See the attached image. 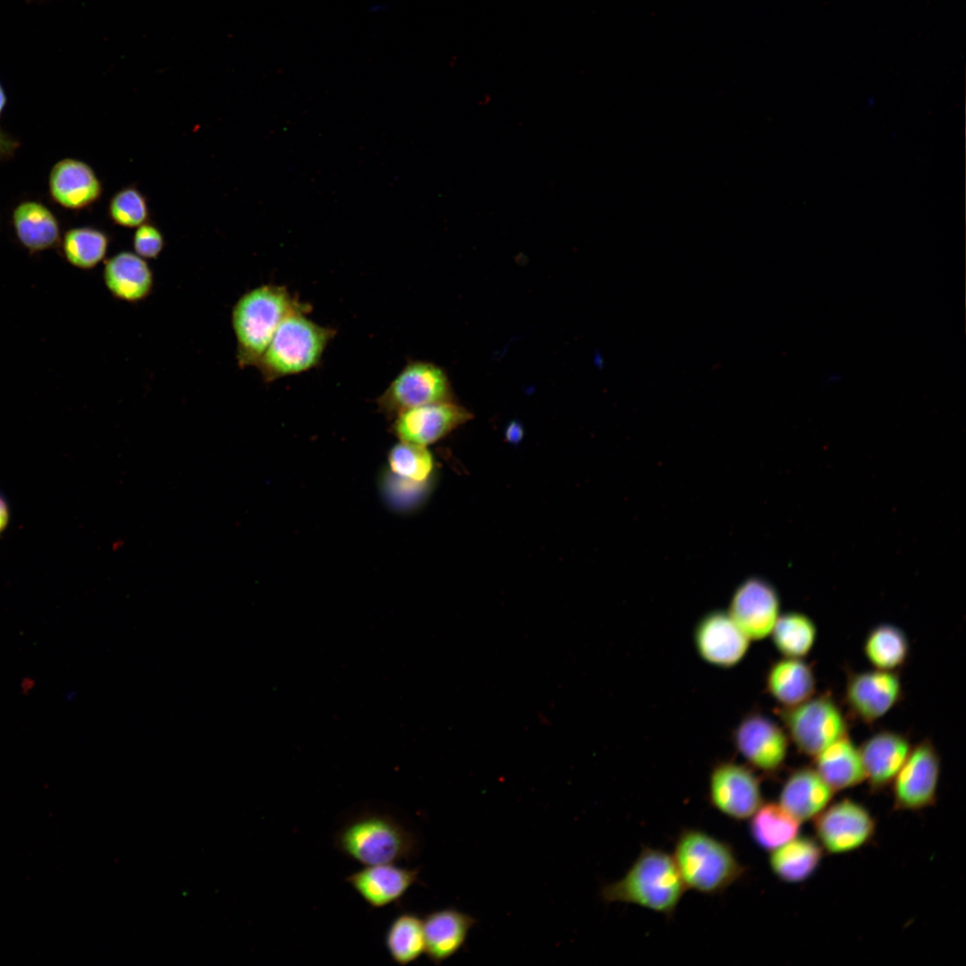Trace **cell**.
Returning a JSON list of instances; mask_svg holds the SVG:
<instances>
[{"label":"cell","mask_w":966,"mask_h":966,"mask_svg":"<svg viewBox=\"0 0 966 966\" xmlns=\"http://www.w3.org/2000/svg\"><path fill=\"white\" fill-rule=\"evenodd\" d=\"M334 846L363 866L409 860L419 851L416 834L399 818L371 809L348 818L336 831Z\"/></svg>","instance_id":"cell-1"},{"label":"cell","mask_w":966,"mask_h":966,"mask_svg":"<svg viewBox=\"0 0 966 966\" xmlns=\"http://www.w3.org/2000/svg\"><path fill=\"white\" fill-rule=\"evenodd\" d=\"M686 890L673 857L663 850L643 847L618 880L600 892L606 902L638 905L672 917Z\"/></svg>","instance_id":"cell-2"},{"label":"cell","mask_w":966,"mask_h":966,"mask_svg":"<svg viewBox=\"0 0 966 966\" xmlns=\"http://www.w3.org/2000/svg\"><path fill=\"white\" fill-rule=\"evenodd\" d=\"M297 303L283 318L256 367L265 382L318 366L335 330L310 319Z\"/></svg>","instance_id":"cell-3"},{"label":"cell","mask_w":966,"mask_h":966,"mask_svg":"<svg viewBox=\"0 0 966 966\" xmlns=\"http://www.w3.org/2000/svg\"><path fill=\"white\" fill-rule=\"evenodd\" d=\"M672 857L686 889L703 894L723 893L745 873L729 843L696 828L680 832Z\"/></svg>","instance_id":"cell-4"},{"label":"cell","mask_w":966,"mask_h":966,"mask_svg":"<svg viewBox=\"0 0 966 966\" xmlns=\"http://www.w3.org/2000/svg\"><path fill=\"white\" fill-rule=\"evenodd\" d=\"M297 303L285 286L272 284L254 287L238 299L232 326L239 367H256L281 321Z\"/></svg>","instance_id":"cell-5"},{"label":"cell","mask_w":966,"mask_h":966,"mask_svg":"<svg viewBox=\"0 0 966 966\" xmlns=\"http://www.w3.org/2000/svg\"><path fill=\"white\" fill-rule=\"evenodd\" d=\"M777 715L797 750L813 758L849 733L843 711L829 693L816 694L795 706L780 708Z\"/></svg>","instance_id":"cell-6"},{"label":"cell","mask_w":966,"mask_h":966,"mask_svg":"<svg viewBox=\"0 0 966 966\" xmlns=\"http://www.w3.org/2000/svg\"><path fill=\"white\" fill-rule=\"evenodd\" d=\"M452 400L451 384L439 366L425 360L408 362L377 399L384 413L395 416L402 411Z\"/></svg>","instance_id":"cell-7"},{"label":"cell","mask_w":966,"mask_h":966,"mask_svg":"<svg viewBox=\"0 0 966 966\" xmlns=\"http://www.w3.org/2000/svg\"><path fill=\"white\" fill-rule=\"evenodd\" d=\"M941 773V758L929 739L912 746L894 778V807L902 811H918L936 803Z\"/></svg>","instance_id":"cell-8"},{"label":"cell","mask_w":966,"mask_h":966,"mask_svg":"<svg viewBox=\"0 0 966 966\" xmlns=\"http://www.w3.org/2000/svg\"><path fill=\"white\" fill-rule=\"evenodd\" d=\"M736 751L755 771L772 775L784 767L789 738L784 727L758 711L746 714L732 734Z\"/></svg>","instance_id":"cell-9"},{"label":"cell","mask_w":966,"mask_h":966,"mask_svg":"<svg viewBox=\"0 0 966 966\" xmlns=\"http://www.w3.org/2000/svg\"><path fill=\"white\" fill-rule=\"evenodd\" d=\"M876 828V820L869 810L852 799L829 803L814 818L817 841L832 854L861 848L871 841Z\"/></svg>","instance_id":"cell-10"},{"label":"cell","mask_w":966,"mask_h":966,"mask_svg":"<svg viewBox=\"0 0 966 966\" xmlns=\"http://www.w3.org/2000/svg\"><path fill=\"white\" fill-rule=\"evenodd\" d=\"M708 799L724 816L733 820L749 819L763 803L759 778L750 767L720 761L709 774Z\"/></svg>","instance_id":"cell-11"},{"label":"cell","mask_w":966,"mask_h":966,"mask_svg":"<svg viewBox=\"0 0 966 966\" xmlns=\"http://www.w3.org/2000/svg\"><path fill=\"white\" fill-rule=\"evenodd\" d=\"M902 685L896 671L872 669L851 672L844 687V701L853 717L873 724L901 700Z\"/></svg>","instance_id":"cell-12"},{"label":"cell","mask_w":966,"mask_h":966,"mask_svg":"<svg viewBox=\"0 0 966 966\" xmlns=\"http://www.w3.org/2000/svg\"><path fill=\"white\" fill-rule=\"evenodd\" d=\"M470 419L467 409L449 400L401 411L394 416L392 429L399 441L428 446Z\"/></svg>","instance_id":"cell-13"},{"label":"cell","mask_w":966,"mask_h":966,"mask_svg":"<svg viewBox=\"0 0 966 966\" xmlns=\"http://www.w3.org/2000/svg\"><path fill=\"white\" fill-rule=\"evenodd\" d=\"M693 641L698 655L706 663L719 668H731L744 658L750 640L727 612L714 610L696 623Z\"/></svg>","instance_id":"cell-14"},{"label":"cell","mask_w":966,"mask_h":966,"mask_svg":"<svg viewBox=\"0 0 966 966\" xmlns=\"http://www.w3.org/2000/svg\"><path fill=\"white\" fill-rule=\"evenodd\" d=\"M727 613L750 640H760L770 635L780 615V599L768 582L750 578L735 589Z\"/></svg>","instance_id":"cell-15"},{"label":"cell","mask_w":966,"mask_h":966,"mask_svg":"<svg viewBox=\"0 0 966 966\" xmlns=\"http://www.w3.org/2000/svg\"><path fill=\"white\" fill-rule=\"evenodd\" d=\"M419 868L393 863L364 866L345 877L352 888L373 909L399 902L418 882Z\"/></svg>","instance_id":"cell-16"},{"label":"cell","mask_w":966,"mask_h":966,"mask_svg":"<svg viewBox=\"0 0 966 966\" xmlns=\"http://www.w3.org/2000/svg\"><path fill=\"white\" fill-rule=\"evenodd\" d=\"M911 747L905 735L891 730L874 733L862 741L859 749L871 792L891 785Z\"/></svg>","instance_id":"cell-17"},{"label":"cell","mask_w":966,"mask_h":966,"mask_svg":"<svg viewBox=\"0 0 966 966\" xmlns=\"http://www.w3.org/2000/svg\"><path fill=\"white\" fill-rule=\"evenodd\" d=\"M423 919L425 954L435 965L456 954L477 919L453 907L432 911Z\"/></svg>","instance_id":"cell-18"},{"label":"cell","mask_w":966,"mask_h":966,"mask_svg":"<svg viewBox=\"0 0 966 966\" xmlns=\"http://www.w3.org/2000/svg\"><path fill=\"white\" fill-rule=\"evenodd\" d=\"M835 792L813 767L794 769L782 785L779 803L800 822L814 819Z\"/></svg>","instance_id":"cell-19"},{"label":"cell","mask_w":966,"mask_h":966,"mask_svg":"<svg viewBox=\"0 0 966 966\" xmlns=\"http://www.w3.org/2000/svg\"><path fill=\"white\" fill-rule=\"evenodd\" d=\"M54 199L64 208L80 209L94 203L102 193V185L86 163L65 158L56 163L49 176Z\"/></svg>","instance_id":"cell-20"},{"label":"cell","mask_w":966,"mask_h":966,"mask_svg":"<svg viewBox=\"0 0 966 966\" xmlns=\"http://www.w3.org/2000/svg\"><path fill=\"white\" fill-rule=\"evenodd\" d=\"M103 278L109 292L127 302L145 300L154 287L153 272L147 261L130 251L118 252L107 259Z\"/></svg>","instance_id":"cell-21"},{"label":"cell","mask_w":966,"mask_h":966,"mask_svg":"<svg viewBox=\"0 0 966 966\" xmlns=\"http://www.w3.org/2000/svg\"><path fill=\"white\" fill-rule=\"evenodd\" d=\"M766 690L780 708L800 704L813 695L817 680L804 658L786 657L772 663L766 674Z\"/></svg>","instance_id":"cell-22"},{"label":"cell","mask_w":966,"mask_h":966,"mask_svg":"<svg viewBox=\"0 0 966 966\" xmlns=\"http://www.w3.org/2000/svg\"><path fill=\"white\" fill-rule=\"evenodd\" d=\"M813 765L834 792L855 787L865 781L859 746L849 733L815 755Z\"/></svg>","instance_id":"cell-23"},{"label":"cell","mask_w":966,"mask_h":966,"mask_svg":"<svg viewBox=\"0 0 966 966\" xmlns=\"http://www.w3.org/2000/svg\"><path fill=\"white\" fill-rule=\"evenodd\" d=\"M823 852L817 840L796 836L771 851L769 867L773 874L784 882H803L813 875L820 865Z\"/></svg>","instance_id":"cell-24"},{"label":"cell","mask_w":966,"mask_h":966,"mask_svg":"<svg viewBox=\"0 0 966 966\" xmlns=\"http://www.w3.org/2000/svg\"><path fill=\"white\" fill-rule=\"evenodd\" d=\"M13 221L18 239L30 250L40 251L52 248L59 240L58 222L41 203H21L13 211Z\"/></svg>","instance_id":"cell-25"},{"label":"cell","mask_w":966,"mask_h":966,"mask_svg":"<svg viewBox=\"0 0 966 966\" xmlns=\"http://www.w3.org/2000/svg\"><path fill=\"white\" fill-rule=\"evenodd\" d=\"M384 942L395 964L406 966L416 962L425 953L423 919L414 911L399 912L389 923Z\"/></svg>","instance_id":"cell-26"},{"label":"cell","mask_w":966,"mask_h":966,"mask_svg":"<svg viewBox=\"0 0 966 966\" xmlns=\"http://www.w3.org/2000/svg\"><path fill=\"white\" fill-rule=\"evenodd\" d=\"M750 833L762 849L771 852L795 838L801 822L780 803H762L750 818Z\"/></svg>","instance_id":"cell-27"},{"label":"cell","mask_w":966,"mask_h":966,"mask_svg":"<svg viewBox=\"0 0 966 966\" xmlns=\"http://www.w3.org/2000/svg\"><path fill=\"white\" fill-rule=\"evenodd\" d=\"M863 652L870 665L879 670L896 671L908 660L910 641L900 627L881 623L867 634Z\"/></svg>","instance_id":"cell-28"},{"label":"cell","mask_w":966,"mask_h":966,"mask_svg":"<svg viewBox=\"0 0 966 966\" xmlns=\"http://www.w3.org/2000/svg\"><path fill=\"white\" fill-rule=\"evenodd\" d=\"M769 636L783 657L804 658L815 645L818 629L809 616L788 612L779 615Z\"/></svg>","instance_id":"cell-29"},{"label":"cell","mask_w":966,"mask_h":966,"mask_svg":"<svg viewBox=\"0 0 966 966\" xmlns=\"http://www.w3.org/2000/svg\"><path fill=\"white\" fill-rule=\"evenodd\" d=\"M108 244V237L102 231L79 227L65 233L63 250L71 265L81 269H91L104 259Z\"/></svg>","instance_id":"cell-30"},{"label":"cell","mask_w":966,"mask_h":966,"mask_svg":"<svg viewBox=\"0 0 966 966\" xmlns=\"http://www.w3.org/2000/svg\"><path fill=\"white\" fill-rule=\"evenodd\" d=\"M386 470L402 479L428 482L435 470V462L428 446L399 441L387 453Z\"/></svg>","instance_id":"cell-31"},{"label":"cell","mask_w":966,"mask_h":966,"mask_svg":"<svg viewBox=\"0 0 966 966\" xmlns=\"http://www.w3.org/2000/svg\"><path fill=\"white\" fill-rule=\"evenodd\" d=\"M428 482H417L394 475L386 469L380 477V491L387 504L395 511L408 512L419 505L428 493Z\"/></svg>","instance_id":"cell-32"},{"label":"cell","mask_w":966,"mask_h":966,"mask_svg":"<svg viewBox=\"0 0 966 966\" xmlns=\"http://www.w3.org/2000/svg\"><path fill=\"white\" fill-rule=\"evenodd\" d=\"M108 212L114 223L123 227H138L148 217L146 199L133 187L115 193L110 200Z\"/></svg>","instance_id":"cell-33"},{"label":"cell","mask_w":966,"mask_h":966,"mask_svg":"<svg viewBox=\"0 0 966 966\" xmlns=\"http://www.w3.org/2000/svg\"><path fill=\"white\" fill-rule=\"evenodd\" d=\"M132 243L137 255L144 259H153L162 252L165 241L157 227L144 223L135 231Z\"/></svg>","instance_id":"cell-34"},{"label":"cell","mask_w":966,"mask_h":966,"mask_svg":"<svg viewBox=\"0 0 966 966\" xmlns=\"http://www.w3.org/2000/svg\"><path fill=\"white\" fill-rule=\"evenodd\" d=\"M17 142L0 129V157H6L13 152Z\"/></svg>","instance_id":"cell-35"},{"label":"cell","mask_w":966,"mask_h":966,"mask_svg":"<svg viewBox=\"0 0 966 966\" xmlns=\"http://www.w3.org/2000/svg\"><path fill=\"white\" fill-rule=\"evenodd\" d=\"M8 506L5 500L0 495V532L5 528L8 521Z\"/></svg>","instance_id":"cell-36"},{"label":"cell","mask_w":966,"mask_h":966,"mask_svg":"<svg viewBox=\"0 0 966 966\" xmlns=\"http://www.w3.org/2000/svg\"><path fill=\"white\" fill-rule=\"evenodd\" d=\"M521 436V428H517L516 426L511 427L508 429L507 436L509 440L516 441L517 437Z\"/></svg>","instance_id":"cell-37"},{"label":"cell","mask_w":966,"mask_h":966,"mask_svg":"<svg viewBox=\"0 0 966 966\" xmlns=\"http://www.w3.org/2000/svg\"><path fill=\"white\" fill-rule=\"evenodd\" d=\"M6 103V97L3 87L0 84V114L2 113Z\"/></svg>","instance_id":"cell-38"}]
</instances>
